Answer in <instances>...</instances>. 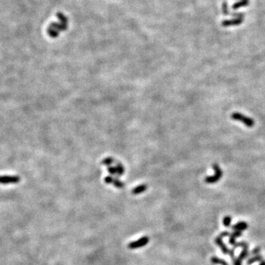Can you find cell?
I'll list each match as a JSON object with an SVG mask.
<instances>
[{"mask_svg":"<svg viewBox=\"0 0 265 265\" xmlns=\"http://www.w3.org/2000/svg\"><path fill=\"white\" fill-rule=\"evenodd\" d=\"M230 117H231L233 120L242 122L248 128H253L255 124V121L252 118L247 116L241 113H239V112H234L230 115Z\"/></svg>","mask_w":265,"mask_h":265,"instance_id":"obj_1","label":"cell"},{"mask_svg":"<svg viewBox=\"0 0 265 265\" xmlns=\"http://www.w3.org/2000/svg\"><path fill=\"white\" fill-rule=\"evenodd\" d=\"M213 170H214V174H213V175L208 176L205 178L204 181L206 182V184H215V183L219 181V180L221 179V178L222 177L223 172H222V169L220 168V166H219V164H213Z\"/></svg>","mask_w":265,"mask_h":265,"instance_id":"obj_2","label":"cell"},{"mask_svg":"<svg viewBox=\"0 0 265 265\" xmlns=\"http://www.w3.org/2000/svg\"><path fill=\"white\" fill-rule=\"evenodd\" d=\"M21 180L19 176L17 175H0V184H16Z\"/></svg>","mask_w":265,"mask_h":265,"instance_id":"obj_3","label":"cell"},{"mask_svg":"<svg viewBox=\"0 0 265 265\" xmlns=\"http://www.w3.org/2000/svg\"><path fill=\"white\" fill-rule=\"evenodd\" d=\"M150 239L147 236H144V237L140 238L139 239L134 241V242H130L128 244V248L130 249H138L146 245L149 243Z\"/></svg>","mask_w":265,"mask_h":265,"instance_id":"obj_4","label":"cell"},{"mask_svg":"<svg viewBox=\"0 0 265 265\" xmlns=\"http://www.w3.org/2000/svg\"><path fill=\"white\" fill-rule=\"evenodd\" d=\"M215 243H216V244H217V245L220 247L221 250H222V252L223 253V254H225V255L229 254L230 250H229V249L227 248V246L224 244V242H222V237H221L220 236L216 238Z\"/></svg>","mask_w":265,"mask_h":265,"instance_id":"obj_5","label":"cell"},{"mask_svg":"<svg viewBox=\"0 0 265 265\" xmlns=\"http://www.w3.org/2000/svg\"><path fill=\"white\" fill-rule=\"evenodd\" d=\"M248 228V225L245 222H239L232 227L233 230H234V231H242V230H246Z\"/></svg>","mask_w":265,"mask_h":265,"instance_id":"obj_6","label":"cell"},{"mask_svg":"<svg viewBox=\"0 0 265 265\" xmlns=\"http://www.w3.org/2000/svg\"><path fill=\"white\" fill-rule=\"evenodd\" d=\"M242 248H243L242 251L241 252L240 255H239V257L237 258L239 260L242 261V260H244V258H247V257H248V255H249L248 244H247V245H245L244 247H243Z\"/></svg>","mask_w":265,"mask_h":265,"instance_id":"obj_7","label":"cell"},{"mask_svg":"<svg viewBox=\"0 0 265 265\" xmlns=\"http://www.w3.org/2000/svg\"><path fill=\"white\" fill-rule=\"evenodd\" d=\"M262 256H260V255H257L256 256H253V258H249L248 262H247V264L248 265H251L252 264H253V263L256 262H260V261L262 260Z\"/></svg>","mask_w":265,"mask_h":265,"instance_id":"obj_8","label":"cell"},{"mask_svg":"<svg viewBox=\"0 0 265 265\" xmlns=\"http://www.w3.org/2000/svg\"><path fill=\"white\" fill-rule=\"evenodd\" d=\"M211 261H212L213 264H222V265H228V263H227L225 261L222 259V258H217V257H213V258H212V259H211Z\"/></svg>","mask_w":265,"mask_h":265,"instance_id":"obj_9","label":"cell"},{"mask_svg":"<svg viewBox=\"0 0 265 265\" xmlns=\"http://www.w3.org/2000/svg\"><path fill=\"white\" fill-rule=\"evenodd\" d=\"M231 221H232V219L230 216H226L224 217L223 220H222V222H223V225L225 227H229L230 226Z\"/></svg>","mask_w":265,"mask_h":265,"instance_id":"obj_10","label":"cell"},{"mask_svg":"<svg viewBox=\"0 0 265 265\" xmlns=\"http://www.w3.org/2000/svg\"><path fill=\"white\" fill-rule=\"evenodd\" d=\"M145 189H146L145 186H139V187L135 188V189L133 190V192H133L134 194H138V193H141V192H144V191Z\"/></svg>","mask_w":265,"mask_h":265,"instance_id":"obj_11","label":"cell"},{"mask_svg":"<svg viewBox=\"0 0 265 265\" xmlns=\"http://www.w3.org/2000/svg\"><path fill=\"white\" fill-rule=\"evenodd\" d=\"M260 251H261V248H259V247H256V248H255L254 250H252L251 254L252 255H256V256H257V255L259 254Z\"/></svg>","mask_w":265,"mask_h":265,"instance_id":"obj_12","label":"cell"},{"mask_svg":"<svg viewBox=\"0 0 265 265\" xmlns=\"http://www.w3.org/2000/svg\"><path fill=\"white\" fill-rule=\"evenodd\" d=\"M233 262H234V265H242V262L239 260L238 258H234L233 260Z\"/></svg>","mask_w":265,"mask_h":265,"instance_id":"obj_13","label":"cell"},{"mask_svg":"<svg viewBox=\"0 0 265 265\" xmlns=\"http://www.w3.org/2000/svg\"><path fill=\"white\" fill-rule=\"evenodd\" d=\"M230 234H229V233L228 232H223V233H222V234H221L220 236H221V237H226V236H230Z\"/></svg>","mask_w":265,"mask_h":265,"instance_id":"obj_14","label":"cell"},{"mask_svg":"<svg viewBox=\"0 0 265 265\" xmlns=\"http://www.w3.org/2000/svg\"><path fill=\"white\" fill-rule=\"evenodd\" d=\"M259 265H265V262H262Z\"/></svg>","mask_w":265,"mask_h":265,"instance_id":"obj_15","label":"cell"}]
</instances>
